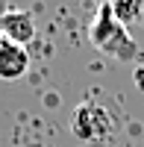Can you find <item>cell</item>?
I'll use <instances>...</instances> for the list:
<instances>
[{"mask_svg":"<svg viewBox=\"0 0 144 147\" xmlns=\"http://www.w3.org/2000/svg\"><path fill=\"white\" fill-rule=\"evenodd\" d=\"M133 80H135V85L144 91V68H135V74H133Z\"/></svg>","mask_w":144,"mask_h":147,"instance_id":"8992f818","label":"cell"},{"mask_svg":"<svg viewBox=\"0 0 144 147\" xmlns=\"http://www.w3.org/2000/svg\"><path fill=\"white\" fill-rule=\"evenodd\" d=\"M0 38H6L18 47H27L35 38V21L24 9H9L0 15Z\"/></svg>","mask_w":144,"mask_h":147,"instance_id":"3957f363","label":"cell"},{"mask_svg":"<svg viewBox=\"0 0 144 147\" xmlns=\"http://www.w3.org/2000/svg\"><path fill=\"white\" fill-rule=\"evenodd\" d=\"M112 118L109 112H106L103 106H97L94 100H82L77 109H74V115H71V132L79 138V141H85V144H100L112 136Z\"/></svg>","mask_w":144,"mask_h":147,"instance_id":"7a4b0ae2","label":"cell"},{"mask_svg":"<svg viewBox=\"0 0 144 147\" xmlns=\"http://www.w3.org/2000/svg\"><path fill=\"white\" fill-rule=\"evenodd\" d=\"M88 38H91V44L97 47L100 53L112 56V59H121V62L138 59V44L133 41V35L127 32V27L115 18L112 3H103L97 9V15L91 21V30H88Z\"/></svg>","mask_w":144,"mask_h":147,"instance_id":"6da1fadb","label":"cell"},{"mask_svg":"<svg viewBox=\"0 0 144 147\" xmlns=\"http://www.w3.org/2000/svg\"><path fill=\"white\" fill-rule=\"evenodd\" d=\"M30 71L27 47H18L6 38H0V80H21Z\"/></svg>","mask_w":144,"mask_h":147,"instance_id":"277c9868","label":"cell"},{"mask_svg":"<svg viewBox=\"0 0 144 147\" xmlns=\"http://www.w3.org/2000/svg\"><path fill=\"white\" fill-rule=\"evenodd\" d=\"M112 12H115V18L127 27V24H133L141 15V3H135V0L133 3H129V0H121V3H112Z\"/></svg>","mask_w":144,"mask_h":147,"instance_id":"5b68a950","label":"cell"}]
</instances>
